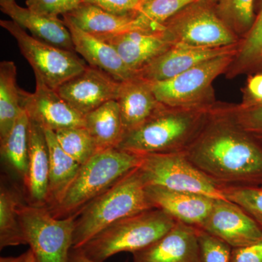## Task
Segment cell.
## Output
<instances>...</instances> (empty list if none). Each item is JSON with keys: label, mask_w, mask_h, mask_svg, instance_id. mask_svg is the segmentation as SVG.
<instances>
[{"label": "cell", "mask_w": 262, "mask_h": 262, "mask_svg": "<svg viewBox=\"0 0 262 262\" xmlns=\"http://www.w3.org/2000/svg\"><path fill=\"white\" fill-rule=\"evenodd\" d=\"M185 153L220 187H262V147L239 125L233 113L208 114Z\"/></svg>", "instance_id": "cell-1"}, {"label": "cell", "mask_w": 262, "mask_h": 262, "mask_svg": "<svg viewBox=\"0 0 262 262\" xmlns=\"http://www.w3.org/2000/svg\"><path fill=\"white\" fill-rule=\"evenodd\" d=\"M208 114L163 106L140 126L125 133L117 148L138 155L184 152L204 126Z\"/></svg>", "instance_id": "cell-2"}, {"label": "cell", "mask_w": 262, "mask_h": 262, "mask_svg": "<svg viewBox=\"0 0 262 262\" xmlns=\"http://www.w3.org/2000/svg\"><path fill=\"white\" fill-rule=\"evenodd\" d=\"M140 162V155L117 148L100 150L80 165L61 200L49 211L57 219L77 218L91 202L137 168Z\"/></svg>", "instance_id": "cell-3"}, {"label": "cell", "mask_w": 262, "mask_h": 262, "mask_svg": "<svg viewBox=\"0 0 262 262\" xmlns=\"http://www.w3.org/2000/svg\"><path fill=\"white\" fill-rule=\"evenodd\" d=\"M138 167L97 196L77 215L72 248L82 247L117 221L154 208L148 201L146 185Z\"/></svg>", "instance_id": "cell-4"}, {"label": "cell", "mask_w": 262, "mask_h": 262, "mask_svg": "<svg viewBox=\"0 0 262 262\" xmlns=\"http://www.w3.org/2000/svg\"><path fill=\"white\" fill-rule=\"evenodd\" d=\"M177 222L162 210L151 208L117 221L80 249L93 261L103 262L117 253H133L147 247L173 228Z\"/></svg>", "instance_id": "cell-5"}, {"label": "cell", "mask_w": 262, "mask_h": 262, "mask_svg": "<svg viewBox=\"0 0 262 262\" xmlns=\"http://www.w3.org/2000/svg\"><path fill=\"white\" fill-rule=\"evenodd\" d=\"M18 215L36 262H69L76 217L57 219L47 207L32 206L27 202L19 208Z\"/></svg>", "instance_id": "cell-6"}, {"label": "cell", "mask_w": 262, "mask_h": 262, "mask_svg": "<svg viewBox=\"0 0 262 262\" xmlns=\"http://www.w3.org/2000/svg\"><path fill=\"white\" fill-rule=\"evenodd\" d=\"M139 168L146 186L227 199L222 187L196 168L184 152L140 155Z\"/></svg>", "instance_id": "cell-7"}, {"label": "cell", "mask_w": 262, "mask_h": 262, "mask_svg": "<svg viewBox=\"0 0 262 262\" xmlns=\"http://www.w3.org/2000/svg\"><path fill=\"white\" fill-rule=\"evenodd\" d=\"M0 26L16 40L20 53L32 67L34 75L39 76L51 89L56 90L89 66L75 52L39 40L13 20H1Z\"/></svg>", "instance_id": "cell-8"}, {"label": "cell", "mask_w": 262, "mask_h": 262, "mask_svg": "<svg viewBox=\"0 0 262 262\" xmlns=\"http://www.w3.org/2000/svg\"><path fill=\"white\" fill-rule=\"evenodd\" d=\"M213 3L198 0L165 24L164 34L170 42L204 48H222L235 42L232 29L217 13Z\"/></svg>", "instance_id": "cell-9"}, {"label": "cell", "mask_w": 262, "mask_h": 262, "mask_svg": "<svg viewBox=\"0 0 262 262\" xmlns=\"http://www.w3.org/2000/svg\"><path fill=\"white\" fill-rule=\"evenodd\" d=\"M232 53L203 62L169 80L151 83L158 102L172 108H193L217 76L231 63Z\"/></svg>", "instance_id": "cell-10"}, {"label": "cell", "mask_w": 262, "mask_h": 262, "mask_svg": "<svg viewBox=\"0 0 262 262\" xmlns=\"http://www.w3.org/2000/svg\"><path fill=\"white\" fill-rule=\"evenodd\" d=\"M34 93L20 89V103L29 119L44 129L56 131L74 127H84V116L72 107L55 89L35 75Z\"/></svg>", "instance_id": "cell-11"}, {"label": "cell", "mask_w": 262, "mask_h": 262, "mask_svg": "<svg viewBox=\"0 0 262 262\" xmlns=\"http://www.w3.org/2000/svg\"><path fill=\"white\" fill-rule=\"evenodd\" d=\"M120 84L121 82L103 71L88 66L56 91L72 107L84 116L103 103L116 100Z\"/></svg>", "instance_id": "cell-12"}, {"label": "cell", "mask_w": 262, "mask_h": 262, "mask_svg": "<svg viewBox=\"0 0 262 262\" xmlns=\"http://www.w3.org/2000/svg\"><path fill=\"white\" fill-rule=\"evenodd\" d=\"M198 228L223 239L232 248L262 239V229L244 208L227 199H215L209 215Z\"/></svg>", "instance_id": "cell-13"}, {"label": "cell", "mask_w": 262, "mask_h": 262, "mask_svg": "<svg viewBox=\"0 0 262 262\" xmlns=\"http://www.w3.org/2000/svg\"><path fill=\"white\" fill-rule=\"evenodd\" d=\"M231 46L204 48L175 42L141 69L136 75L151 83L169 80L203 62L233 53Z\"/></svg>", "instance_id": "cell-14"}, {"label": "cell", "mask_w": 262, "mask_h": 262, "mask_svg": "<svg viewBox=\"0 0 262 262\" xmlns=\"http://www.w3.org/2000/svg\"><path fill=\"white\" fill-rule=\"evenodd\" d=\"M133 256V262H200L196 227L177 222L163 237Z\"/></svg>", "instance_id": "cell-15"}, {"label": "cell", "mask_w": 262, "mask_h": 262, "mask_svg": "<svg viewBox=\"0 0 262 262\" xmlns=\"http://www.w3.org/2000/svg\"><path fill=\"white\" fill-rule=\"evenodd\" d=\"M151 206L162 210L177 222L199 227L209 215L215 199L195 193L173 190L158 186H146Z\"/></svg>", "instance_id": "cell-16"}, {"label": "cell", "mask_w": 262, "mask_h": 262, "mask_svg": "<svg viewBox=\"0 0 262 262\" xmlns=\"http://www.w3.org/2000/svg\"><path fill=\"white\" fill-rule=\"evenodd\" d=\"M63 20L72 35L75 52L80 53L89 66L103 71L120 82L135 77L136 74L111 45L82 30L66 15Z\"/></svg>", "instance_id": "cell-17"}, {"label": "cell", "mask_w": 262, "mask_h": 262, "mask_svg": "<svg viewBox=\"0 0 262 262\" xmlns=\"http://www.w3.org/2000/svg\"><path fill=\"white\" fill-rule=\"evenodd\" d=\"M49 170V150L44 128L29 119L28 173L23 185L28 204L47 206Z\"/></svg>", "instance_id": "cell-18"}, {"label": "cell", "mask_w": 262, "mask_h": 262, "mask_svg": "<svg viewBox=\"0 0 262 262\" xmlns=\"http://www.w3.org/2000/svg\"><path fill=\"white\" fill-rule=\"evenodd\" d=\"M65 15L79 28L98 38L115 37L134 31L156 32L138 16V13L115 14L88 3H82Z\"/></svg>", "instance_id": "cell-19"}, {"label": "cell", "mask_w": 262, "mask_h": 262, "mask_svg": "<svg viewBox=\"0 0 262 262\" xmlns=\"http://www.w3.org/2000/svg\"><path fill=\"white\" fill-rule=\"evenodd\" d=\"M163 32L134 31L115 37L99 39L115 48L124 63L136 75L150 61L173 44L165 37Z\"/></svg>", "instance_id": "cell-20"}, {"label": "cell", "mask_w": 262, "mask_h": 262, "mask_svg": "<svg viewBox=\"0 0 262 262\" xmlns=\"http://www.w3.org/2000/svg\"><path fill=\"white\" fill-rule=\"evenodd\" d=\"M116 101L125 134L140 126L163 106L155 97L151 83L137 75L121 82Z\"/></svg>", "instance_id": "cell-21"}, {"label": "cell", "mask_w": 262, "mask_h": 262, "mask_svg": "<svg viewBox=\"0 0 262 262\" xmlns=\"http://www.w3.org/2000/svg\"><path fill=\"white\" fill-rule=\"evenodd\" d=\"M0 8L15 23L29 30L33 37L52 46L75 52L72 35L63 20L38 14L29 8L19 6L15 1L1 3Z\"/></svg>", "instance_id": "cell-22"}, {"label": "cell", "mask_w": 262, "mask_h": 262, "mask_svg": "<svg viewBox=\"0 0 262 262\" xmlns=\"http://www.w3.org/2000/svg\"><path fill=\"white\" fill-rule=\"evenodd\" d=\"M49 150L50 170L47 208L51 209L75 178L80 165L62 149L54 131L44 129Z\"/></svg>", "instance_id": "cell-23"}, {"label": "cell", "mask_w": 262, "mask_h": 262, "mask_svg": "<svg viewBox=\"0 0 262 262\" xmlns=\"http://www.w3.org/2000/svg\"><path fill=\"white\" fill-rule=\"evenodd\" d=\"M84 127L96 142L98 151L117 148L125 130L116 100L103 103L84 116Z\"/></svg>", "instance_id": "cell-24"}, {"label": "cell", "mask_w": 262, "mask_h": 262, "mask_svg": "<svg viewBox=\"0 0 262 262\" xmlns=\"http://www.w3.org/2000/svg\"><path fill=\"white\" fill-rule=\"evenodd\" d=\"M29 125V117L24 110L9 134L0 141L3 163L23 185L28 173Z\"/></svg>", "instance_id": "cell-25"}, {"label": "cell", "mask_w": 262, "mask_h": 262, "mask_svg": "<svg viewBox=\"0 0 262 262\" xmlns=\"http://www.w3.org/2000/svg\"><path fill=\"white\" fill-rule=\"evenodd\" d=\"M23 193L15 186L3 181L0 187V249L27 245L24 237L18 209L24 201Z\"/></svg>", "instance_id": "cell-26"}, {"label": "cell", "mask_w": 262, "mask_h": 262, "mask_svg": "<svg viewBox=\"0 0 262 262\" xmlns=\"http://www.w3.org/2000/svg\"><path fill=\"white\" fill-rule=\"evenodd\" d=\"M17 68L14 62L0 63V141L9 134L20 114V89L17 84Z\"/></svg>", "instance_id": "cell-27"}, {"label": "cell", "mask_w": 262, "mask_h": 262, "mask_svg": "<svg viewBox=\"0 0 262 262\" xmlns=\"http://www.w3.org/2000/svg\"><path fill=\"white\" fill-rule=\"evenodd\" d=\"M55 134L62 149L80 165L98 151L96 142L84 127L61 129Z\"/></svg>", "instance_id": "cell-28"}, {"label": "cell", "mask_w": 262, "mask_h": 262, "mask_svg": "<svg viewBox=\"0 0 262 262\" xmlns=\"http://www.w3.org/2000/svg\"><path fill=\"white\" fill-rule=\"evenodd\" d=\"M198 0H149L138 12L139 17L153 31L163 32L164 24Z\"/></svg>", "instance_id": "cell-29"}, {"label": "cell", "mask_w": 262, "mask_h": 262, "mask_svg": "<svg viewBox=\"0 0 262 262\" xmlns=\"http://www.w3.org/2000/svg\"><path fill=\"white\" fill-rule=\"evenodd\" d=\"M255 0H220L217 13L231 29L249 31L254 21Z\"/></svg>", "instance_id": "cell-30"}, {"label": "cell", "mask_w": 262, "mask_h": 262, "mask_svg": "<svg viewBox=\"0 0 262 262\" xmlns=\"http://www.w3.org/2000/svg\"><path fill=\"white\" fill-rule=\"evenodd\" d=\"M225 198L244 208L262 229V187H222Z\"/></svg>", "instance_id": "cell-31"}, {"label": "cell", "mask_w": 262, "mask_h": 262, "mask_svg": "<svg viewBox=\"0 0 262 262\" xmlns=\"http://www.w3.org/2000/svg\"><path fill=\"white\" fill-rule=\"evenodd\" d=\"M200 262H229L232 246L223 239L198 228Z\"/></svg>", "instance_id": "cell-32"}, {"label": "cell", "mask_w": 262, "mask_h": 262, "mask_svg": "<svg viewBox=\"0 0 262 262\" xmlns=\"http://www.w3.org/2000/svg\"><path fill=\"white\" fill-rule=\"evenodd\" d=\"M239 58L243 63L247 65L262 61V6L248 31Z\"/></svg>", "instance_id": "cell-33"}, {"label": "cell", "mask_w": 262, "mask_h": 262, "mask_svg": "<svg viewBox=\"0 0 262 262\" xmlns=\"http://www.w3.org/2000/svg\"><path fill=\"white\" fill-rule=\"evenodd\" d=\"M82 0H27V8L38 14L52 18L69 14L82 4Z\"/></svg>", "instance_id": "cell-34"}, {"label": "cell", "mask_w": 262, "mask_h": 262, "mask_svg": "<svg viewBox=\"0 0 262 262\" xmlns=\"http://www.w3.org/2000/svg\"><path fill=\"white\" fill-rule=\"evenodd\" d=\"M233 115L239 125L262 147V104L251 103Z\"/></svg>", "instance_id": "cell-35"}, {"label": "cell", "mask_w": 262, "mask_h": 262, "mask_svg": "<svg viewBox=\"0 0 262 262\" xmlns=\"http://www.w3.org/2000/svg\"><path fill=\"white\" fill-rule=\"evenodd\" d=\"M101 9L118 15H136L140 10L143 0H82Z\"/></svg>", "instance_id": "cell-36"}, {"label": "cell", "mask_w": 262, "mask_h": 262, "mask_svg": "<svg viewBox=\"0 0 262 262\" xmlns=\"http://www.w3.org/2000/svg\"><path fill=\"white\" fill-rule=\"evenodd\" d=\"M229 262H262V239L243 247L232 248Z\"/></svg>", "instance_id": "cell-37"}, {"label": "cell", "mask_w": 262, "mask_h": 262, "mask_svg": "<svg viewBox=\"0 0 262 262\" xmlns=\"http://www.w3.org/2000/svg\"><path fill=\"white\" fill-rule=\"evenodd\" d=\"M248 89L255 98L253 103L262 104V75L255 76L250 80Z\"/></svg>", "instance_id": "cell-38"}, {"label": "cell", "mask_w": 262, "mask_h": 262, "mask_svg": "<svg viewBox=\"0 0 262 262\" xmlns=\"http://www.w3.org/2000/svg\"><path fill=\"white\" fill-rule=\"evenodd\" d=\"M69 262H96L87 257L80 248H72L70 253Z\"/></svg>", "instance_id": "cell-39"}, {"label": "cell", "mask_w": 262, "mask_h": 262, "mask_svg": "<svg viewBox=\"0 0 262 262\" xmlns=\"http://www.w3.org/2000/svg\"><path fill=\"white\" fill-rule=\"evenodd\" d=\"M27 255H28V251L15 257H1L0 262H25Z\"/></svg>", "instance_id": "cell-40"}, {"label": "cell", "mask_w": 262, "mask_h": 262, "mask_svg": "<svg viewBox=\"0 0 262 262\" xmlns=\"http://www.w3.org/2000/svg\"><path fill=\"white\" fill-rule=\"evenodd\" d=\"M25 262H36L34 253H33L32 251L30 248L28 250V255H27V259H26Z\"/></svg>", "instance_id": "cell-41"}, {"label": "cell", "mask_w": 262, "mask_h": 262, "mask_svg": "<svg viewBox=\"0 0 262 262\" xmlns=\"http://www.w3.org/2000/svg\"><path fill=\"white\" fill-rule=\"evenodd\" d=\"M15 0H0V4L1 3H11V2H14Z\"/></svg>", "instance_id": "cell-42"}, {"label": "cell", "mask_w": 262, "mask_h": 262, "mask_svg": "<svg viewBox=\"0 0 262 262\" xmlns=\"http://www.w3.org/2000/svg\"><path fill=\"white\" fill-rule=\"evenodd\" d=\"M207 1L211 2V3H219V2H220V0H207Z\"/></svg>", "instance_id": "cell-43"}, {"label": "cell", "mask_w": 262, "mask_h": 262, "mask_svg": "<svg viewBox=\"0 0 262 262\" xmlns=\"http://www.w3.org/2000/svg\"><path fill=\"white\" fill-rule=\"evenodd\" d=\"M148 1H149V0H143V4H144V3H146V2H148Z\"/></svg>", "instance_id": "cell-44"}, {"label": "cell", "mask_w": 262, "mask_h": 262, "mask_svg": "<svg viewBox=\"0 0 262 262\" xmlns=\"http://www.w3.org/2000/svg\"><path fill=\"white\" fill-rule=\"evenodd\" d=\"M259 104H260V103H259Z\"/></svg>", "instance_id": "cell-45"}]
</instances>
